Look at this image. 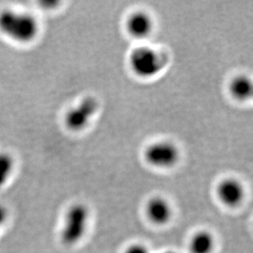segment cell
<instances>
[{"instance_id": "1", "label": "cell", "mask_w": 253, "mask_h": 253, "mask_svg": "<svg viewBox=\"0 0 253 253\" xmlns=\"http://www.w3.org/2000/svg\"><path fill=\"white\" fill-rule=\"evenodd\" d=\"M41 31L35 15L23 10L7 7L0 11V33L16 43L33 42Z\"/></svg>"}, {"instance_id": "2", "label": "cell", "mask_w": 253, "mask_h": 253, "mask_svg": "<svg viewBox=\"0 0 253 253\" xmlns=\"http://www.w3.org/2000/svg\"><path fill=\"white\" fill-rule=\"evenodd\" d=\"M90 210L84 203H73L65 211L60 239L65 246L74 247L83 240L90 223Z\"/></svg>"}, {"instance_id": "3", "label": "cell", "mask_w": 253, "mask_h": 253, "mask_svg": "<svg viewBox=\"0 0 253 253\" xmlns=\"http://www.w3.org/2000/svg\"><path fill=\"white\" fill-rule=\"evenodd\" d=\"M129 62L134 74L143 79L156 77L165 65L162 53L147 46L134 48L129 55Z\"/></svg>"}, {"instance_id": "4", "label": "cell", "mask_w": 253, "mask_h": 253, "mask_svg": "<svg viewBox=\"0 0 253 253\" xmlns=\"http://www.w3.org/2000/svg\"><path fill=\"white\" fill-rule=\"evenodd\" d=\"M98 110V103L95 98L88 96L82 98L65 114V126L72 132L82 131L89 125Z\"/></svg>"}, {"instance_id": "5", "label": "cell", "mask_w": 253, "mask_h": 253, "mask_svg": "<svg viewBox=\"0 0 253 253\" xmlns=\"http://www.w3.org/2000/svg\"><path fill=\"white\" fill-rule=\"evenodd\" d=\"M148 164L157 168H170L179 161V149L174 143L168 141H161L153 143L147 148L144 153Z\"/></svg>"}, {"instance_id": "6", "label": "cell", "mask_w": 253, "mask_h": 253, "mask_svg": "<svg viewBox=\"0 0 253 253\" xmlns=\"http://www.w3.org/2000/svg\"><path fill=\"white\" fill-rule=\"evenodd\" d=\"M216 194L222 204L229 208H235L244 201L245 189L239 179L227 178L218 184Z\"/></svg>"}, {"instance_id": "7", "label": "cell", "mask_w": 253, "mask_h": 253, "mask_svg": "<svg viewBox=\"0 0 253 253\" xmlns=\"http://www.w3.org/2000/svg\"><path fill=\"white\" fill-rule=\"evenodd\" d=\"M145 212L148 220L158 225H165L170 221L173 208L169 201L163 197L151 198L146 204Z\"/></svg>"}, {"instance_id": "8", "label": "cell", "mask_w": 253, "mask_h": 253, "mask_svg": "<svg viewBox=\"0 0 253 253\" xmlns=\"http://www.w3.org/2000/svg\"><path fill=\"white\" fill-rule=\"evenodd\" d=\"M153 28V20L144 12H134L127 20V31L134 38H147L152 33Z\"/></svg>"}, {"instance_id": "9", "label": "cell", "mask_w": 253, "mask_h": 253, "mask_svg": "<svg viewBox=\"0 0 253 253\" xmlns=\"http://www.w3.org/2000/svg\"><path fill=\"white\" fill-rule=\"evenodd\" d=\"M215 237L208 230H199L189 240L191 253H211L215 249Z\"/></svg>"}, {"instance_id": "10", "label": "cell", "mask_w": 253, "mask_h": 253, "mask_svg": "<svg viewBox=\"0 0 253 253\" xmlns=\"http://www.w3.org/2000/svg\"><path fill=\"white\" fill-rule=\"evenodd\" d=\"M229 91L237 100H248L253 95V82L246 76H239L232 80Z\"/></svg>"}, {"instance_id": "11", "label": "cell", "mask_w": 253, "mask_h": 253, "mask_svg": "<svg viewBox=\"0 0 253 253\" xmlns=\"http://www.w3.org/2000/svg\"><path fill=\"white\" fill-rule=\"evenodd\" d=\"M16 168L15 158L7 152L0 153V189L7 185Z\"/></svg>"}, {"instance_id": "12", "label": "cell", "mask_w": 253, "mask_h": 253, "mask_svg": "<svg viewBox=\"0 0 253 253\" xmlns=\"http://www.w3.org/2000/svg\"><path fill=\"white\" fill-rule=\"evenodd\" d=\"M8 218H9L8 208L4 204L0 203V231L4 227V225L7 224Z\"/></svg>"}, {"instance_id": "13", "label": "cell", "mask_w": 253, "mask_h": 253, "mask_svg": "<svg viewBox=\"0 0 253 253\" xmlns=\"http://www.w3.org/2000/svg\"><path fill=\"white\" fill-rule=\"evenodd\" d=\"M124 253H149V250L143 244H134L128 247Z\"/></svg>"}, {"instance_id": "14", "label": "cell", "mask_w": 253, "mask_h": 253, "mask_svg": "<svg viewBox=\"0 0 253 253\" xmlns=\"http://www.w3.org/2000/svg\"><path fill=\"white\" fill-rule=\"evenodd\" d=\"M176 253V252H174V251H168V252H164V253Z\"/></svg>"}]
</instances>
